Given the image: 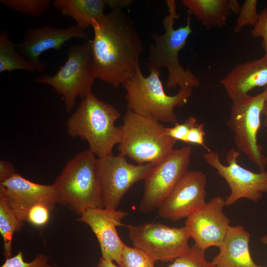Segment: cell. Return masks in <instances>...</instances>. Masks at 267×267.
I'll use <instances>...</instances> for the list:
<instances>
[{"label": "cell", "mask_w": 267, "mask_h": 267, "mask_svg": "<svg viewBox=\"0 0 267 267\" xmlns=\"http://www.w3.org/2000/svg\"><path fill=\"white\" fill-rule=\"evenodd\" d=\"M16 70L35 72L34 67L18 52L8 32L2 30L0 32V73Z\"/></svg>", "instance_id": "7402d4cb"}, {"label": "cell", "mask_w": 267, "mask_h": 267, "mask_svg": "<svg viewBox=\"0 0 267 267\" xmlns=\"http://www.w3.org/2000/svg\"><path fill=\"white\" fill-rule=\"evenodd\" d=\"M53 209L46 204L37 203L26 209L19 219L23 222H26L34 226L42 227L48 222Z\"/></svg>", "instance_id": "4316f807"}, {"label": "cell", "mask_w": 267, "mask_h": 267, "mask_svg": "<svg viewBox=\"0 0 267 267\" xmlns=\"http://www.w3.org/2000/svg\"><path fill=\"white\" fill-rule=\"evenodd\" d=\"M149 72V75L145 77L139 67L122 85L126 91L125 98L128 109L160 122L175 125L178 122L174 109L187 102L192 88H179L176 94L168 95L160 78L161 70H151Z\"/></svg>", "instance_id": "277c9868"}, {"label": "cell", "mask_w": 267, "mask_h": 267, "mask_svg": "<svg viewBox=\"0 0 267 267\" xmlns=\"http://www.w3.org/2000/svg\"><path fill=\"white\" fill-rule=\"evenodd\" d=\"M232 101L256 87L267 86V56L237 64L220 81Z\"/></svg>", "instance_id": "ac0fdd59"}, {"label": "cell", "mask_w": 267, "mask_h": 267, "mask_svg": "<svg viewBox=\"0 0 267 267\" xmlns=\"http://www.w3.org/2000/svg\"><path fill=\"white\" fill-rule=\"evenodd\" d=\"M128 212L103 208L90 209L84 212L76 219L87 224L96 236L100 247L101 257L115 261L122 266V255L125 244L120 239L117 227Z\"/></svg>", "instance_id": "2e32d148"}, {"label": "cell", "mask_w": 267, "mask_h": 267, "mask_svg": "<svg viewBox=\"0 0 267 267\" xmlns=\"http://www.w3.org/2000/svg\"><path fill=\"white\" fill-rule=\"evenodd\" d=\"M168 267H216L207 260L205 250L193 245L184 254L173 261Z\"/></svg>", "instance_id": "d4e9b609"}, {"label": "cell", "mask_w": 267, "mask_h": 267, "mask_svg": "<svg viewBox=\"0 0 267 267\" xmlns=\"http://www.w3.org/2000/svg\"><path fill=\"white\" fill-rule=\"evenodd\" d=\"M120 113L112 105L96 97L92 92L84 98L66 124L72 137L87 141L89 149L97 158L113 154L120 141L121 127L115 126Z\"/></svg>", "instance_id": "7a4b0ae2"}, {"label": "cell", "mask_w": 267, "mask_h": 267, "mask_svg": "<svg viewBox=\"0 0 267 267\" xmlns=\"http://www.w3.org/2000/svg\"><path fill=\"white\" fill-rule=\"evenodd\" d=\"M156 165H133L125 156L113 154L97 158L95 172L103 208L117 209L126 192L144 180Z\"/></svg>", "instance_id": "9c48e42d"}, {"label": "cell", "mask_w": 267, "mask_h": 267, "mask_svg": "<svg viewBox=\"0 0 267 267\" xmlns=\"http://www.w3.org/2000/svg\"><path fill=\"white\" fill-rule=\"evenodd\" d=\"M96 159L89 149L78 153L66 163L53 183L58 203L79 216L89 209L103 208L95 172Z\"/></svg>", "instance_id": "5b68a950"}, {"label": "cell", "mask_w": 267, "mask_h": 267, "mask_svg": "<svg viewBox=\"0 0 267 267\" xmlns=\"http://www.w3.org/2000/svg\"><path fill=\"white\" fill-rule=\"evenodd\" d=\"M122 135L118 149L137 164L157 165L174 150L177 142L166 132L160 122L128 109L121 127Z\"/></svg>", "instance_id": "8992f818"}, {"label": "cell", "mask_w": 267, "mask_h": 267, "mask_svg": "<svg viewBox=\"0 0 267 267\" xmlns=\"http://www.w3.org/2000/svg\"><path fill=\"white\" fill-rule=\"evenodd\" d=\"M4 6L25 15L39 17L50 7L49 0H0Z\"/></svg>", "instance_id": "cb8c5ba5"}, {"label": "cell", "mask_w": 267, "mask_h": 267, "mask_svg": "<svg viewBox=\"0 0 267 267\" xmlns=\"http://www.w3.org/2000/svg\"><path fill=\"white\" fill-rule=\"evenodd\" d=\"M253 38H262L265 56H267V8L259 13V20L251 31Z\"/></svg>", "instance_id": "4dcf8cb0"}, {"label": "cell", "mask_w": 267, "mask_h": 267, "mask_svg": "<svg viewBox=\"0 0 267 267\" xmlns=\"http://www.w3.org/2000/svg\"><path fill=\"white\" fill-rule=\"evenodd\" d=\"M207 182L202 172L188 170L157 209L158 215L173 222L186 218L207 203Z\"/></svg>", "instance_id": "5bb4252c"}, {"label": "cell", "mask_w": 267, "mask_h": 267, "mask_svg": "<svg viewBox=\"0 0 267 267\" xmlns=\"http://www.w3.org/2000/svg\"><path fill=\"white\" fill-rule=\"evenodd\" d=\"M169 13L163 19L164 32L162 35L152 34L153 43L151 44L146 62V67L151 70H168L166 86L168 89L189 87L200 85L199 78L188 69H185L180 64L178 54L192 32L191 17L189 14L184 26L174 28L176 19L178 18L176 11L175 0L166 1Z\"/></svg>", "instance_id": "3957f363"}, {"label": "cell", "mask_w": 267, "mask_h": 267, "mask_svg": "<svg viewBox=\"0 0 267 267\" xmlns=\"http://www.w3.org/2000/svg\"><path fill=\"white\" fill-rule=\"evenodd\" d=\"M16 173L13 165L10 162L4 160L0 161V182L8 179Z\"/></svg>", "instance_id": "d6a6232c"}, {"label": "cell", "mask_w": 267, "mask_h": 267, "mask_svg": "<svg viewBox=\"0 0 267 267\" xmlns=\"http://www.w3.org/2000/svg\"><path fill=\"white\" fill-rule=\"evenodd\" d=\"M23 224L13 211L4 193L0 190V233L6 258L11 257L14 234L20 231Z\"/></svg>", "instance_id": "603a6c76"}, {"label": "cell", "mask_w": 267, "mask_h": 267, "mask_svg": "<svg viewBox=\"0 0 267 267\" xmlns=\"http://www.w3.org/2000/svg\"><path fill=\"white\" fill-rule=\"evenodd\" d=\"M204 125L201 123H196L189 129L186 136L185 143L196 144L202 146L207 151H211L204 143L205 133L204 130Z\"/></svg>", "instance_id": "1f68e13d"}, {"label": "cell", "mask_w": 267, "mask_h": 267, "mask_svg": "<svg viewBox=\"0 0 267 267\" xmlns=\"http://www.w3.org/2000/svg\"><path fill=\"white\" fill-rule=\"evenodd\" d=\"M229 5L231 11L238 15L240 11L241 7L238 1L236 0H229Z\"/></svg>", "instance_id": "d590c367"}, {"label": "cell", "mask_w": 267, "mask_h": 267, "mask_svg": "<svg viewBox=\"0 0 267 267\" xmlns=\"http://www.w3.org/2000/svg\"><path fill=\"white\" fill-rule=\"evenodd\" d=\"M73 38L89 41V35L76 24L65 28L44 25L38 28H28L24 33L23 40L16 44L20 54L34 67L35 72H43L46 67V61L40 59L45 51L59 50Z\"/></svg>", "instance_id": "4fadbf2b"}, {"label": "cell", "mask_w": 267, "mask_h": 267, "mask_svg": "<svg viewBox=\"0 0 267 267\" xmlns=\"http://www.w3.org/2000/svg\"><path fill=\"white\" fill-rule=\"evenodd\" d=\"M0 267H53L49 263L47 256L39 254L30 262H25L23 252H19L16 255L6 258Z\"/></svg>", "instance_id": "f1b7e54d"}, {"label": "cell", "mask_w": 267, "mask_h": 267, "mask_svg": "<svg viewBox=\"0 0 267 267\" xmlns=\"http://www.w3.org/2000/svg\"><path fill=\"white\" fill-rule=\"evenodd\" d=\"M261 241L262 243L267 245V234L261 238Z\"/></svg>", "instance_id": "74e56055"}, {"label": "cell", "mask_w": 267, "mask_h": 267, "mask_svg": "<svg viewBox=\"0 0 267 267\" xmlns=\"http://www.w3.org/2000/svg\"><path fill=\"white\" fill-rule=\"evenodd\" d=\"M132 1L130 0H106L107 5L110 7L111 10L122 9L130 5Z\"/></svg>", "instance_id": "836d02e7"}, {"label": "cell", "mask_w": 267, "mask_h": 267, "mask_svg": "<svg viewBox=\"0 0 267 267\" xmlns=\"http://www.w3.org/2000/svg\"><path fill=\"white\" fill-rule=\"evenodd\" d=\"M264 91L252 96L232 101L227 124L234 133V141L238 150L260 169L266 171L267 157L263 153V147L258 143L257 136L261 126V116L265 104Z\"/></svg>", "instance_id": "ba28073f"}, {"label": "cell", "mask_w": 267, "mask_h": 267, "mask_svg": "<svg viewBox=\"0 0 267 267\" xmlns=\"http://www.w3.org/2000/svg\"><path fill=\"white\" fill-rule=\"evenodd\" d=\"M224 206L225 199L216 196L186 218L184 226L195 245L205 250L221 246L230 226Z\"/></svg>", "instance_id": "9a60e30c"}, {"label": "cell", "mask_w": 267, "mask_h": 267, "mask_svg": "<svg viewBox=\"0 0 267 267\" xmlns=\"http://www.w3.org/2000/svg\"><path fill=\"white\" fill-rule=\"evenodd\" d=\"M197 123V119L192 116L189 117L183 123L178 122L173 127L166 128L167 134L173 139L185 143L188 131L191 126Z\"/></svg>", "instance_id": "f546056e"}, {"label": "cell", "mask_w": 267, "mask_h": 267, "mask_svg": "<svg viewBox=\"0 0 267 267\" xmlns=\"http://www.w3.org/2000/svg\"><path fill=\"white\" fill-rule=\"evenodd\" d=\"M192 148L174 150L155 166L144 179V192L139 209L143 213L157 209L188 170Z\"/></svg>", "instance_id": "7c38bea8"}, {"label": "cell", "mask_w": 267, "mask_h": 267, "mask_svg": "<svg viewBox=\"0 0 267 267\" xmlns=\"http://www.w3.org/2000/svg\"><path fill=\"white\" fill-rule=\"evenodd\" d=\"M156 261L143 251L125 245L121 267H155Z\"/></svg>", "instance_id": "484cf974"}, {"label": "cell", "mask_w": 267, "mask_h": 267, "mask_svg": "<svg viewBox=\"0 0 267 267\" xmlns=\"http://www.w3.org/2000/svg\"></svg>", "instance_id": "ab89813d"}, {"label": "cell", "mask_w": 267, "mask_h": 267, "mask_svg": "<svg viewBox=\"0 0 267 267\" xmlns=\"http://www.w3.org/2000/svg\"><path fill=\"white\" fill-rule=\"evenodd\" d=\"M189 14L193 15L207 29L226 25L230 15L228 0H182Z\"/></svg>", "instance_id": "44dd1931"}, {"label": "cell", "mask_w": 267, "mask_h": 267, "mask_svg": "<svg viewBox=\"0 0 267 267\" xmlns=\"http://www.w3.org/2000/svg\"><path fill=\"white\" fill-rule=\"evenodd\" d=\"M52 3L63 15L72 18L84 31L91 26L93 20L104 15L107 5L106 0H55Z\"/></svg>", "instance_id": "ffe728a7"}, {"label": "cell", "mask_w": 267, "mask_h": 267, "mask_svg": "<svg viewBox=\"0 0 267 267\" xmlns=\"http://www.w3.org/2000/svg\"><path fill=\"white\" fill-rule=\"evenodd\" d=\"M262 114L264 115L265 120L264 122V124L265 127L267 128V103H265L264 108L262 111Z\"/></svg>", "instance_id": "8d00e7d4"}, {"label": "cell", "mask_w": 267, "mask_h": 267, "mask_svg": "<svg viewBox=\"0 0 267 267\" xmlns=\"http://www.w3.org/2000/svg\"><path fill=\"white\" fill-rule=\"evenodd\" d=\"M0 190L7 198L19 220L25 210L32 205L44 203L54 208L56 204L58 203L57 195L53 184L47 185L35 183L17 173L0 182Z\"/></svg>", "instance_id": "e0dca14e"}, {"label": "cell", "mask_w": 267, "mask_h": 267, "mask_svg": "<svg viewBox=\"0 0 267 267\" xmlns=\"http://www.w3.org/2000/svg\"><path fill=\"white\" fill-rule=\"evenodd\" d=\"M257 0H246L244 2L233 28L235 32H239L243 27L247 25L253 27L256 25L259 18V14L257 12Z\"/></svg>", "instance_id": "83f0119b"}, {"label": "cell", "mask_w": 267, "mask_h": 267, "mask_svg": "<svg viewBox=\"0 0 267 267\" xmlns=\"http://www.w3.org/2000/svg\"><path fill=\"white\" fill-rule=\"evenodd\" d=\"M126 226L134 247L145 252L156 262L173 261L190 247V237L185 226L171 227L159 222Z\"/></svg>", "instance_id": "30bf717a"}, {"label": "cell", "mask_w": 267, "mask_h": 267, "mask_svg": "<svg viewBox=\"0 0 267 267\" xmlns=\"http://www.w3.org/2000/svg\"><path fill=\"white\" fill-rule=\"evenodd\" d=\"M250 234L241 225H230L212 261L216 267H267L257 264L249 249Z\"/></svg>", "instance_id": "d6986e66"}, {"label": "cell", "mask_w": 267, "mask_h": 267, "mask_svg": "<svg viewBox=\"0 0 267 267\" xmlns=\"http://www.w3.org/2000/svg\"><path fill=\"white\" fill-rule=\"evenodd\" d=\"M97 267H118L116 266L113 261L101 257L97 264Z\"/></svg>", "instance_id": "e575fe53"}, {"label": "cell", "mask_w": 267, "mask_h": 267, "mask_svg": "<svg viewBox=\"0 0 267 267\" xmlns=\"http://www.w3.org/2000/svg\"><path fill=\"white\" fill-rule=\"evenodd\" d=\"M264 91L266 95V100L265 103H267V86L265 87V89L264 90Z\"/></svg>", "instance_id": "f35d334b"}, {"label": "cell", "mask_w": 267, "mask_h": 267, "mask_svg": "<svg viewBox=\"0 0 267 267\" xmlns=\"http://www.w3.org/2000/svg\"><path fill=\"white\" fill-rule=\"evenodd\" d=\"M67 59L54 75L43 74L37 83L47 84L62 96L68 112L74 107L76 99L85 98L91 92L96 78L90 40L69 46Z\"/></svg>", "instance_id": "52a82bcc"}, {"label": "cell", "mask_w": 267, "mask_h": 267, "mask_svg": "<svg viewBox=\"0 0 267 267\" xmlns=\"http://www.w3.org/2000/svg\"><path fill=\"white\" fill-rule=\"evenodd\" d=\"M91 51L97 79L117 88L140 67L142 39L133 19L121 9L93 20Z\"/></svg>", "instance_id": "6da1fadb"}, {"label": "cell", "mask_w": 267, "mask_h": 267, "mask_svg": "<svg viewBox=\"0 0 267 267\" xmlns=\"http://www.w3.org/2000/svg\"><path fill=\"white\" fill-rule=\"evenodd\" d=\"M240 152L234 148L227 153V165L223 164L218 152L207 151L203 155L206 163L214 168L223 178L230 188V193L225 199V206H229L240 199L257 202L263 193H267V172L255 173L238 163Z\"/></svg>", "instance_id": "8fae6325"}]
</instances>
